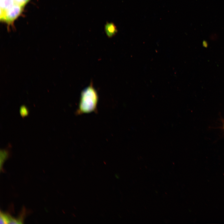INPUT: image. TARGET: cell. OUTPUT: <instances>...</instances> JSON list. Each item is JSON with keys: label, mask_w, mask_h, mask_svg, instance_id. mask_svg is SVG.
Instances as JSON below:
<instances>
[{"label": "cell", "mask_w": 224, "mask_h": 224, "mask_svg": "<svg viewBox=\"0 0 224 224\" xmlns=\"http://www.w3.org/2000/svg\"><path fill=\"white\" fill-rule=\"evenodd\" d=\"M98 99L97 92L92 84L85 88L81 93L77 114L94 111L96 109Z\"/></svg>", "instance_id": "cell-1"}, {"label": "cell", "mask_w": 224, "mask_h": 224, "mask_svg": "<svg viewBox=\"0 0 224 224\" xmlns=\"http://www.w3.org/2000/svg\"><path fill=\"white\" fill-rule=\"evenodd\" d=\"M23 7L15 3L5 11L0 10V20L7 23H12L20 15Z\"/></svg>", "instance_id": "cell-2"}, {"label": "cell", "mask_w": 224, "mask_h": 224, "mask_svg": "<svg viewBox=\"0 0 224 224\" xmlns=\"http://www.w3.org/2000/svg\"><path fill=\"white\" fill-rule=\"evenodd\" d=\"M105 29L107 35L110 37L114 36L117 32L116 27L112 23L107 24L105 26Z\"/></svg>", "instance_id": "cell-3"}, {"label": "cell", "mask_w": 224, "mask_h": 224, "mask_svg": "<svg viewBox=\"0 0 224 224\" xmlns=\"http://www.w3.org/2000/svg\"><path fill=\"white\" fill-rule=\"evenodd\" d=\"M10 155L9 150L7 148L1 149L0 151V169L5 161L8 158Z\"/></svg>", "instance_id": "cell-4"}, {"label": "cell", "mask_w": 224, "mask_h": 224, "mask_svg": "<svg viewBox=\"0 0 224 224\" xmlns=\"http://www.w3.org/2000/svg\"><path fill=\"white\" fill-rule=\"evenodd\" d=\"M14 4V0H0V10L5 11Z\"/></svg>", "instance_id": "cell-5"}, {"label": "cell", "mask_w": 224, "mask_h": 224, "mask_svg": "<svg viewBox=\"0 0 224 224\" xmlns=\"http://www.w3.org/2000/svg\"><path fill=\"white\" fill-rule=\"evenodd\" d=\"M19 113L21 116L22 118L25 117L29 114V109L25 105H22L20 108Z\"/></svg>", "instance_id": "cell-6"}, {"label": "cell", "mask_w": 224, "mask_h": 224, "mask_svg": "<svg viewBox=\"0 0 224 224\" xmlns=\"http://www.w3.org/2000/svg\"><path fill=\"white\" fill-rule=\"evenodd\" d=\"M0 222L1 224H7V214L0 212Z\"/></svg>", "instance_id": "cell-7"}, {"label": "cell", "mask_w": 224, "mask_h": 224, "mask_svg": "<svg viewBox=\"0 0 224 224\" xmlns=\"http://www.w3.org/2000/svg\"><path fill=\"white\" fill-rule=\"evenodd\" d=\"M15 3L22 7H24L25 4L29 0H14Z\"/></svg>", "instance_id": "cell-8"}, {"label": "cell", "mask_w": 224, "mask_h": 224, "mask_svg": "<svg viewBox=\"0 0 224 224\" xmlns=\"http://www.w3.org/2000/svg\"><path fill=\"white\" fill-rule=\"evenodd\" d=\"M223 130H224V122L223 124Z\"/></svg>", "instance_id": "cell-9"}]
</instances>
